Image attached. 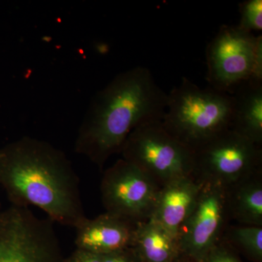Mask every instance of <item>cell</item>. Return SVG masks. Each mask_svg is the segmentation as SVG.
<instances>
[{
	"label": "cell",
	"mask_w": 262,
	"mask_h": 262,
	"mask_svg": "<svg viewBox=\"0 0 262 262\" xmlns=\"http://www.w3.org/2000/svg\"><path fill=\"white\" fill-rule=\"evenodd\" d=\"M203 183L193 175L180 177L160 187L149 220L177 239L179 231L195 206Z\"/></svg>",
	"instance_id": "11"
},
{
	"label": "cell",
	"mask_w": 262,
	"mask_h": 262,
	"mask_svg": "<svg viewBox=\"0 0 262 262\" xmlns=\"http://www.w3.org/2000/svg\"><path fill=\"white\" fill-rule=\"evenodd\" d=\"M160 187L127 160H117L103 173L101 201L106 212L136 222L149 220Z\"/></svg>",
	"instance_id": "8"
},
{
	"label": "cell",
	"mask_w": 262,
	"mask_h": 262,
	"mask_svg": "<svg viewBox=\"0 0 262 262\" xmlns=\"http://www.w3.org/2000/svg\"><path fill=\"white\" fill-rule=\"evenodd\" d=\"M121 153L122 159L136 165L160 188L194 172V151L169 134L161 121L136 127L125 141Z\"/></svg>",
	"instance_id": "4"
},
{
	"label": "cell",
	"mask_w": 262,
	"mask_h": 262,
	"mask_svg": "<svg viewBox=\"0 0 262 262\" xmlns=\"http://www.w3.org/2000/svg\"><path fill=\"white\" fill-rule=\"evenodd\" d=\"M202 262H241L230 249L220 242Z\"/></svg>",
	"instance_id": "17"
},
{
	"label": "cell",
	"mask_w": 262,
	"mask_h": 262,
	"mask_svg": "<svg viewBox=\"0 0 262 262\" xmlns=\"http://www.w3.org/2000/svg\"><path fill=\"white\" fill-rule=\"evenodd\" d=\"M257 36L236 26L224 25L206 49L210 87L232 95L252 73Z\"/></svg>",
	"instance_id": "7"
},
{
	"label": "cell",
	"mask_w": 262,
	"mask_h": 262,
	"mask_svg": "<svg viewBox=\"0 0 262 262\" xmlns=\"http://www.w3.org/2000/svg\"><path fill=\"white\" fill-rule=\"evenodd\" d=\"M3 210L2 209L1 205H0V214H1L2 212H3Z\"/></svg>",
	"instance_id": "21"
},
{
	"label": "cell",
	"mask_w": 262,
	"mask_h": 262,
	"mask_svg": "<svg viewBox=\"0 0 262 262\" xmlns=\"http://www.w3.org/2000/svg\"><path fill=\"white\" fill-rule=\"evenodd\" d=\"M0 187L11 205L37 207L53 222L77 228L87 219L70 160L46 141L25 136L0 148Z\"/></svg>",
	"instance_id": "1"
},
{
	"label": "cell",
	"mask_w": 262,
	"mask_h": 262,
	"mask_svg": "<svg viewBox=\"0 0 262 262\" xmlns=\"http://www.w3.org/2000/svg\"><path fill=\"white\" fill-rule=\"evenodd\" d=\"M132 248L142 262H173L179 255L177 239L150 220L138 223Z\"/></svg>",
	"instance_id": "14"
},
{
	"label": "cell",
	"mask_w": 262,
	"mask_h": 262,
	"mask_svg": "<svg viewBox=\"0 0 262 262\" xmlns=\"http://www.w3.org/2000/svg\"><path fill=\"white\" fill-rule=\"evenodd\" d=\"M228 238L239 246L253 261L261 262L262 227L239 226L229 229Z\"/></svg>",
	"instance_id": "15"
},
{
	"label": "cell",
	"mask_w": 262,
	"mask_h": 262,
	"mask_svg": "<svg viewBox=\"0 0 262 262\" xmlns=\"http://www.w3.org/2000/svg\"><path fill=\"white\" fill-rule=\"evenodd\" d=\"M138 223L108 212L87 218L75 228L76 246L100 255L132 247Z\"/></svg>",
	"instance_id": "10"
},
{
	"label": "cell",
	"mask_w": 262,
	"mask_h": 262,
	"mask_svg": "<svg viewBox=\"0 0 262 262\" xmlns=\"http://www.w3.org/2000/svg\"><path fill=\"white\" fill-rule=\"evenodd\" d=\"M233 97L184 77L168 94L161 120L165 130L193 151L222 131L230 128Z\"/></svg>",
	"instance_id": "3"
},
{
	"label": "cell",
	"mask_w": 262,
	"mask_h": 262,
	"mask_svg": "<svg viewBox=\"0 0 262 262\" xmlns=\"http://www.w3.org/2000/svg\"><path fill=\"white\" fill-rule=\"evenodd\" d=\"M241 18L237 27L245 32H261L262 0H246L239 5Z\"/></svg>",
	"instance_id": "16"
},
{
	"label": "cell",
	"mask_w": 262,
	"mask_h": 262,
	"mask_svg": "<svg viewBox=\"0 0 262 262\" xmlns=\"http://www.w3.org/2000/svg\"><path fill=\"white\" fill-rule=\"evenodd\" d=\"M229 217L226 189L203 183L195 206L179 231V255L192 262L203 261L220 242Z\"/></svg>",
	"instance_id": "9"
},
{
	"label": "cell",
	"mask_w": 262,
	"mask_h": 262,
	"mask_svg": "<svg viewBox=\"0 0 262 262\" xmlns=\"http://www.w3.org/2000/svg\"><path fill=\"white\" fill-rule=\"evenodd\" d=\"M66 262H102L101 255L77 248Z\"/></svg>",
	"instance_id": "20"
},
{
	"label": "cell",
	"mask_w": 262,
	"mask_h": 262,
	"mask_svg": "<svg viewBox=\"0 0 262 262\" xmlns=\"http://www.w3.org/2000/svg\"><path fill=\"white\" fill-rule=\"evenodd\" d=\"M230 129L257 146L262 145V84L244 82L233 94Z\"/></svg>",
	"instance_id": "12"
},
{
	"label": "cell",
	"mask_w": 262,
	"mask_h": 262,
	"mask_svg": "<svg viewBox=\"0 0 262 262\" xmlns=\"http://www.w3.org/2000/svg\"><path fill=\"white\" fill-rule=\"evenodd\" d=\"M193 176L227 189L261 170V146L232 129L222 131L194 151Z\"/></svg>",
	"instance_id": "5"
},
{
	"label": "cell",
	"mask_w": 262,
	"mask_h": 262,
	"mask_svg": "<svg viewBox=\"0 0 262 262\" xmlns=\"http://www.w3.org/2000/svg\"><path fill=\"white\" fill-rule=\"evenodd\" d=\"M248 81L253 83L262 84V36L261 34L257 35V45H256L252 73Z\"/></svg>",
	"instance_id": "19"
},
{
	"label": "cell",
	"mask_w": 262,
	"mask_h": 262,
	"mask_svg": "<svg viewBox=\"0 0 262 262\" xmlns=\"http://www.w3.org/2000/svg\"><path fill=\"white\" fill-rule=\"evenodd\" d=\"M102 262H142L132 247L101 255Z\"/></svg>",
	"instance_id": "18"
},
{
	"label": "cell",
	"mask_w": 262,
	"mask_h": 262,
	"mask_svg": "<svg viewBox=\"0 0 262 262\" xmlns=\"http://www.w3.org/2000/svg\"><path fill=\"white\" fill-rule=\"evenodd\" d=\"M168 94L149 69L136 67L118 74L93 98L76 139L75 150L102 170L112 155L121 153L131 132L161 121Z\"/></svg>",
	"instance_id": "2"
},
{
	"label": "cell",
	"mask_w": 262,
	"mask_h": 262,
	"mask_svg": "<svg viewBox=\"0 0 262 262\" xmlns=\"http://www.w3.org/2000/svg\"><path fill=\"white\" fill-rule=\"evenodd\" d=\"M229 216L241 224L262 227V170L226 189Z\"/></svg>",
	"instance_id": "13"
},
{
	"label": "cell",
	"mask_w": 262,
	"mask_h": 262,
	"mask_svg": "<svg viewBox=\"0 0 262 262\" xmlns=\"http://www.w3.org/2000/svg\"><path fill=\"white\" fill-rule=\"evenodd\" d=\"M51 220L11 205L0 214V262H63Z\"/></svg>",
	"instance_id": "6"
}]
</instances>
